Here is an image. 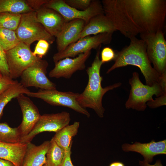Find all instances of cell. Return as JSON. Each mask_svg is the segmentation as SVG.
<instances>
[{"mask_svg":"<svg viewBox=\"0 0 166 166\" xmlns=\"http://www.w3.org/2000/svg\"><path fill=\"white\" fill-rule=\"evenodd\" d=\"M112 34L105 33L80 39L70 44L63 51L55 53L53 56V61L55 63L63 59L74 57L92 49L97 50L102 44L111 42Z\"/></svg>","mask_w":166,"mask_h":166,"instance_id":"30bf717a","label":"cell"},{"mask_svg":"<svg viewBox=\"0 0 166 166\" xmlns=\"http://www.w3.org/2000/svg\"><path fill=\"white\" fill-rule=\"evenodd\" d=\"M139 35L146 43L147 54L153 68L161 77H166V41L163 30Z\"/></svg>","mask_w":166,"mask_h":166,"instance_id":"8992f818","label":"cell"},{"mask_svg":"<svg viewBox=\"0 0 166 166\" xmlns=\"http://www.w3.org/2000/svg\"><path fill=\"white\" fill-rule=\"evenodd\" d=\"M36 12L38 22L50 35L56 38L66 22L64 18L56 10L43 7Z\"/></svg>","mask_w":166,"mask_h":166,"instance_id":"e0dca14e","label":"cell"},{"mask_svg":"<svg viewBox=\"0 0 166 166\" xmlns=\"http://www.w3.org/2000/svg\"><path fill=\"white\" fill-rule=\"evenodd\" d=\"M0 166H16L12 162L0 158Z\"/></svg>","mask_w":166,"mask_h":166,"instance_id":"8d00e7d4","label":"cell"},{"mask_svg":"<svg viewBox=\"0 0 166 166\" xmlns=\"http://www.w3.org/2000/svg\"><path fill=\"white\" fill-rule=\"evenodd\" d=\"M70 120V114L65 111L41 115L31 132L22 138L20 142L25 144L30 142L36 135L43 132L56 133L69 125Z\"/></svg>","mask_w":166,"mask_h":166,"instance_id":"8fae6325","label":"cell"},{"mask_svg":"<svg viewBox=\"0 0 166 166\" xmlns=\"http://www.w3.org/2000/svg\"><path fill=\"white\" fill-rule=\"evenodd\" d=\"M49 143L45 141L38 146L31 142L27 143L22 166H42L45 164Z\"/></svg>","mask_w":166,"mask_h":166,"instance_id":"d6986e66","label":"cell"},{"mask_svg":"<svg viewBox=\"0 0 166 166\" xmlns=\"http://www.w3.org/2000/svg\"><path fill=\"white\" fill-rule=\"evenodd\" d=\"M48 66L46 60L40 58L23 72L20 83L26 88L34 87L42 89H56V85L46 76Z\"/></svg>","mask_w":166,"mask_h":166,"instance_id":"7c38bea8","label":"cell"},{"mask_svg":"<svg viewBox=\"0 0 166 166\" xmlns=\"http://www.w3.org/2000/svg\"><path fill=\"white\" fill-rule=\"evenodd\" d=\"M3 76L2 75V73H1V72H0V77H2Z\"/></svg>","mask_w":166,"mask_h":166,"instance_id":"f35d334b","label":"cell"},{"mask_svg":"<svg viewBox=\"0 0 166 166\" xmlns=\"http://www.w3.org/2000/svg\"><path fill=\"white\" fill-rule=\"evenodd\" d=\"M139 164L140 166H163L160 160H157L155 163L153 165L147 162L144 160H139Z\"/></svg>","mask_w":166,"mask_h":166,"instance_id":"d590c367","label":"cell"},{"mask_svg":"<svg viewBox=\"0 0 166 166\" xmlns=\"http://www.w3.org/2000/svg\"><path fill=\"white\" fill-rule=\"evenodd\" d=\"M70 6L76 9L84 10L87 9L91 3L92 0H64Z\"/></svg>","mask_w":166,"mask_h":166,"instance_id":"f1b7e54d","label":"cell"},{"mask_svg":"<svg viewBox=\"0 0 166 166\" xmlns=\"http://www.w3.org/2000/svg\"><path fill=\"white\" fill-rule=\"evenodd\" d=\"M27 144L9 143L0 141V158L10 161L16 166H22Z\"/></svg>","mask_w":166,"mask_h":166,"instance_id":"ffe728a7","label":"cell"},{"mask_svg":"<svg viewBox=\"0 0 166 166\" xmlns=\"http://www.w3.org/2000/svg\"><path fill=\"white\" fill-rule=\"evenodd\" d=\"M21 136L18 127L10 126L6 122L0 123V141L9 143L20 142Z\"/></svg>","mask_w":166,"mask_h":166,"instance_id":"d4e9b609","label":"cell"},{"mask_svg":"<svg viewBox=\"0 0 166 166\" xmlns=\"http://www.w3.org/2000/svg\"><path fill=\"white\" fill-rule=\"evenodd\" d=\"M91 53V50L80 54L73 58L66 57L55 63L54 68L49 73L52 78H70L75 72L85 69V63Z\"/></svg>","mask_w":166,"mask_h":166,"instance_id":"4fadbf2b","label":"cell"},{"mask_svg":"<svg viewBox=\"0 0 166 166\" xmlns=\"http://www.w3.org/2000/svg\"><path fill=\"white\" fill-rule=\"evenodd\" d=\"M33 11H35L29 6L26 0H0V13L22 14Z\"/></svg>","mask_w":166,"mask_h":166,"instance_id":"cb8c5ba5","label":"cell"},{"mask_svg":"<svg viewBox=\"0 0 166 166\" xmlns=\"http://www.w3.org/2000/svg\"><path fill=\"white\" fill-rule=\"evenodd\" d=\"M85 24V22L80 19L66 22L56 37L58 52L63 51L70 44L77 41Z\"/></svg>","mask_w":166,"mask_h":166,"instance_id":"2e32d148","label":"cell"},{"mask_svg":"<svg viewBox=\"0 0 166 166\" xmlns=\"http://www.w3.org/2000/svg\"><path fill=\"white\" fill-rule=\"evenodd\" d=\"M117 30L111 21L104 14L96 15L85 24L77 41L87 36L107 33L113 34Z\"/></svg>","mask_w":166,"mask_h":166,"instance_id":"ac0fdd59","label":"cell"},{"mask_svg":"<svg viewBox=\"0 0 166 166\" xmlns=\"http://www.w3.org/2000/svg\"><path fill=\"white\" fill-rule=\"evenodd\" d=\"M71 148L70 147L69 149L66 152V156L64 161L61 166H73L71 158Z\"/></svg>","mask_w":166,"mask_h":166,"instance_id":"e575fe53","label":"cell"},{"mask_svg":"<svg viewBox=\"0 0 166 166\" xmlns=\"http://www.w3.org/2000/svg\"><path fill=\"white\" fill-rule=\"evenodd\" d=\"M49 45V42L45 40H39L36 44L34 51L33 52V55L41 59L47 53Z\"/></svg>","mask_w":166,"mask_h":166,"instance_id":"83f0119b","label":"cell"},{"mask_svg":"<svg viewBox=\"0 0 166 166\" xmlns=\"http://www.w3.org/2000/svg\"><path fill=\"white\" fill-rule=\"evenodd\" d=\"M79 93L71 92H61L56 89H40L37 92L30 91L26 94L28 97L39 98L54 106L67 107L86 116H90L88 111L81 107L77 101Z\"/></svg>","mask_w":166,"mask_h":166,"instance_id":"ba28073f","label":"cell"},{"mask_svg":"<svg viewBox=\"0 0 166 166\" xmlns=\"http://www.w3.org/2000/svg\"><path fill=\"white\" fill-rule=\"evenodd\" d=\"M101 47L97 49L91 66L86 69L88 83L83 92L79 94L77 100L81 107L93 109L100 117L102 118L105 111L102 104L104 95L108 91L119 87L121 83L118 82L105 88L102 87V77L100 75V70L103 64L100 58Z\"/></svg>","mask_w":166,"mask_h":166,"instance_id":"3957f363","label":"cell"},{"mask_svg":"<svg viewBox=\"0 0 166 166\" xmlns=\"http://www.w3.org/2000/svg\"><path fill=\"white\" fill-rule=\"evenodd\" d=\"M20 42L30 46L34 42L45 40L50 44L55 40L38 22L36 12L33 11L22 14L19 24L15 31Z\"/></svg>","mask_w":166,"mask_h":166,"instance_id":"5b68a950","label":"cell"},{"mask_svg":"<svg viewBox=\"0 0 166 166\" xmlns=\"http://www.w3.org/2000/svg\"><path fill=\"white\" fill-rule=\"evenodd\" d=\"M0 72L3 76L10 77L6 52L0 46Z\"/></svg>","mask_w":166,"mask_h":166,"instance_id":"4dcf8cb0","label":"cell"},{"mask_svg":"<svg viewBox=\"0 0 166 166\" xmlns=\"http://www.w3.org/2000/svg\"><path fill=\"white\" fill-rule=\"evenodd\" d=\"M109 166H125V165L121 162L116 161L111 163Z\"/></svg>","mask_w":166,"mask_h":166,"instance_id":"74e56055","label":"cell"},{"mask_svg":"<svg viewBox=\"0 0 166 166\" xmlns=\"http://www.w3.org/2000/svg\"><path fill=\"white\" fill-rule=\"evenodd\" d=\"M42 166H48L46 164H44Z\"/></svg>","mask_w":166,"mask_h":166,"instance_id":"ab89813d","label":"cell"},{"mask_svg":"<svg viewBox=\"0 0 166 166\" xmlns=\"http://www.w3.org/2000/svg\"><path fill=\"white\" fill-rule=\"evenodd\" d=\"M115 51L109 47H104L101 53V61L103 64L114 60L116 57Z\"/></svg>","mask_w":166,"mask_h":166,"instance_id":"f546056e","label":"cell"},{"mask_svg":"<svg viewBox=\"0 0 166 166\" xmlns=\"http://www.w3.org/2000/svg\"><path fill=\"white\" fill-rule=\"evenodd\" d=\"M121 148L124 152H135L140 154L144 158V160L150 163L153 161L155 156L166 154V140L156 142L152 140L147 143L135 142L132 144L124 143Z\"/></svg>","mask_w":166,"mask_h":166,"instance_id":"9a60e30c","label":"cell"},{"mask_svg":"<svg viewBox=\"0 0 166 166\" xmlns=\"http://www.w3.org/2000/svg\"><path fill=\"white\" fill-rule=\"evenodd\" d=\"M128 46L119 51H116L114 63L108 70L109 73L116 69L132 65L138 67L144 75L146 85L152 86L159 83L166 87V77H163L154 69L151 65L146 52V45L142 39L136 37L129 39Z\"/></svg>","mask_w":166,"mask_h":166,"instance_id":"7a4b0ae2","label":"cell"},{"mask_svg":"<svg viewBox=\"0 0 166 166\" xmlns=\"http://www.w3.org/2000/svg\"><path fill=\"white\" fill-rule=\"evenodd\" d=\"M30 91L17 81L13 85L0 94V120L3 115L4 107L12 99L16 98L21 94H26Z\"/></svg>","mask_w":166,"mask_h":166,"instance_id":"603a6c76","label":"cell"},{"mask_svg":"<svg viewBox=\"0 0 166 166\" xmlns=\"http://www.w3.org/2000/svg\"><path fill=\"white\" fill-rule=\"evenodd\" d=\"M49 0H27L26 1L29 6L36 11L47 3Z\"/></svg>","mask_w":166,"mask_h":166,"instance_id":"836d02e7","label":"cell"},{"mask_svg":"<svg viewBox=\"0 0 166 166\" xmlns=\"http://www.w3.org/2000/svg\"><path fill=\"white\" fill-rule=\"evenodd\" d=\"M131 89L129 97L125 104L126 109L136 111H144L147 102L153 100L152 97H157L166 93V88L157 83L152 86L144 85L140 80L138 73L134 72L129 81Z\"/></svg>","mask_w":166,"mask_h":166,"instance_id":"277c9868","label":"cell"},{"mask_svg":"<svg viewBox=\"0 0 166 166\" xmlns=\"http://www.w3.org/2000/svg\"><path fill=\"white\" fill-rule=\"evenodd\" d=\"M66 152L57 144L52 138L50 140L46 154L45 164L48 166H61L64 161Z\"/></svg>","mask_w":166,"mask_h":166,"instance_id":"7402d4cb","label":"cell"},{"mask_svg":"<svg viewBox=\"0 0 166 166\" xmlns=\"http://www.w3.org/2000/svg\"><path fill=\"white\" fill-rule=\"evenodd\" d=\"M6 54L9 76L13 79L20 77L25 70L40 59L33 55L30 46L20 42L6 51Z\"/></svg>","mask_w":166,"mask_h":166,"instance_id":"52a82bcc","label":"cell"},{"mask_svg":"<svg viewBox=\"0 0 166 166\" xmlns=\"http://www.w3.org/2000/svg\"><path fill=\"white\" fill-rule=\"evenodd\" d=\"M16 81L14 80L9 77L2 76L0 77V94L9 88Z\"/></svg>","mask_w":166,"mask_h":166,"instance_id":"1f68e13d","label":"cell"},{"mask_svg":"<svg viewBox=\"0 0 166 166\" xmlns=\"http://www.w3.org/2000/svg\"><path fill=\"white\" fill-rule=\"evenodd\" d=\"M42 7L53 9L60 14L66 22L80 19L87 24L93 17L104 14L101 1L92 0L89 7L84 10H79L67 5L64 0H49Z\"/></svg>","mask_w":166,"mask_h":166,"instance_id":"9c48e42d","label":"cell"},{"mask_svg":"<svg viewBox=\"0 0 166 166\" xmlns=\"http://www.w3.org/2000/svg\"><path fill=\"white\" fill-rule=\"evenodd\" d=\"M22 14L7 12L0 13V28L15 31L21 19Z\"/></svg>","mask_w":166,"mask_h":166,"instance_id":"4316f807","label":"cell"},{"mask_svg":"<svg viewBox=\"0 0 166 166\" xmlns=\"http://www.w3.org/2000/svg\"><path fill=\"white\" fill-rule=\"evenodd\" d=\"M20 42L15 31L0 28V46L5 52L13 48Z\"/></svg>","mask_w":166,"mask_h":166,"instance_id":"484cf974","label":"cell"},{"mask_svg":"<svg viewBox=\"0 0 166 166\" xmlns=\"http://www.w3.org/2000/svg\"><path fill=\"white\" fill-rule=\"evenodd\" d=\"M16 98L22 114V122L18 127L21 138L31 132L41 115L36 105L28 97L22 94Z\"/></svg>","mask_w":166,"mask_h":166,"instance_id":"5bb4252c","label":"cell"},{"mask_svg":"<svg viewBox=\"0 0 166 166\" xmlns=\"http://www.w3.org/2000/svg\"><path fill=\"white\" fill-rule=\"evenodd\" d=\"M166 105V93L147 102V105L152 109L156 108Z\"/></svg>","mask_w":166,"mask_h":166,"instance_id":"d6a6232c","label":"cell"},{"mask_svg":"<svg viewBox=\"0 0 166 166\" xmlns=\"http://www.w3.org/2000/svg\"><path fill=\"white\" fill-rule=\"evenodd\" d=\"M104 14L117 31L130 39L163 30L165 0H103Z\"/></svg>","mask_w":166,"mask_h":166,"instance_id":"6da1fadb","label":"cell"},{"mask_svg":"<svg viewBox=\"0 0 166 166\" xmlns=\"http://www.w3.org/2000/svg\"><path fill=\"white\" fill-rule=\"evenodd\" d=\"M79 126L80 122L75 121L56 133L53 138L59 146L66 151L72 146V139L77 135Z\"/></svg>","mask_w":166,"mask_h":166,"instance_id":"44dd1931","label":"cell"}]
</instances>
